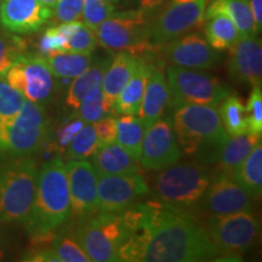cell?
I'll return each instance as SVG.
<instances>
[{"label": "cell", "mask_w": 262, "mask_h": 262, "mask_svg": "<svg viewBox=\"0 0 262 262\" xmlns=\"http://www.w3.org/2000/svg\"><path fill=\"white\" fill-rule=\"evenodd\" d=\"M110 63L111 58H101L95 63H91L83 73L73 78V83L68 89L66 103L74 110H78L83 98L95 88L101 86Z\"/></svg>", "instance_id": "26"}, {"label": "cell", "mask_w": 262, "mask_h": 262, "mask_svg": "<svg viewBox=\"0 0 262 262\" xmlns=\"http://www.w3.org/2000/svg\"><path fill=\"white\" fill-rule=\"evenodd\" d=\"M66 173L72 216L79 220L97 212V172L93 163L71 159L66 164Z\"/></svg>", "instance_id": "16"}, {"label": "cell", "mask_w": 262, "mask_h": 262, "mask_svg": "<svg viewBox=\"0 0 262 262\" xmlns=\"http://www.w3.org/2000/svg\"><path fill=\"white\" fill-rule=\"evenodd\" d=\"M96 45L97 40L94 31L81 21H79L77 28L67 39V51L72 52L93 54V51L96 49Z\"/></svg>", "instance_id": "38"}, {"label": "cell", "mask_w": 262, "mask_h": 262, "mask_svg": "<svg viewBox=\"0 0 262 262\" xmlns=\"http://www.w3.org/2000/svg\"><path fill=\"white\" fill-rule=\"evenodd\" d=\"M204 21L205 39L215 50H229L241 39L239 31L228 16L217 14Z\"/></svg>", "instance_id": "28"}, {"label": "cell", "mask_w": 262, "mask_h": 262, "mask_svg": "<svg viewBox=\"0 0 262 262\" xmlns=\"http://www.w3.org/2000/svg\"><path fill=\"white\" fill-rule=\"evenodd\" d=\"M2 2H3V0H0V8H2Z\"/></svg>", "instance_id": "50"}, {"label": "cell", "mask_w": 262, "mask_h": 262, "mask_svg": "<svg viewBox=\"0 0 262 262\" xmlns=\"http://www.w3.org/2000/svg\"><path fill=\"white\" fill-rule=\"evenodd\" d=\"M182 158L172 120L169 117H160L146 127L141 147V165L148 170H162L178 163Z\"/></svg>", "instance_id": "14"}, {"label": "cell", "mask_w": 262, "mask_h": 262, "mask_svg": "<svg viewBox=\"0 0 262 262\" xmlns=\"http://www.w3.org/2000/svg\"><path fill=\"white\" fill-rule=\"evenodd\" d=\"M50 248L57 255L60 262H90L89 256L78 243L77 238L70 233L62 232L56 234Z\"/></svg>", "instance_id": "35"}, {"label": "cell", "mask_w": 262, "mask_h": 262, "mask_svg": "<svg viewBox=\"0 0 262 262\" xmlns=\"http://www.w3.org/2000/svg\"><path fill=\"white\" fill-rule=\"evenodd\" d=\"M3 258H4V251H3L2 248H0V261H2Z\"/></svg>", "instance_id": "48"}, {"label": "cell", "mask_w": 262, "mask_h": 262, "mask_svg": "<svg viewBox=\"0 0 262 262\" xmlns=\"http://www.w3.org/2000/svg\"><path fill=\"white\" fill-rule=\"evenodd\" d=\"M38 173L32 159L0 166V221L25 222L34 201Z\"/></svg>", "instance_id": "4"}, {"label": "cell", "mask_w": 262, "mask_h": 262, "mask_svg": "<svg viewBox=\"0 0 262 262\" xmlns=\"http://www.w3.org/2000/svg\"><path fill=\"white\" fill-rule=\"evenodd\" d=\"M232 179L253 199H258L262 193V145L258 141L244 162L232 173Z\"/></svg>", "instance_id": "25"}, {"label": "cell", "mask_w": 262, "mask_h": 262, "mask_svg": "<svg viewBox=\"0 0 262 262\" xmlns=\"http://www.w3.org/2000/svg\"><path fill=\"white\" fill-rule=\"evenodd\" d=\"M129 235L122 212L97 211L79 219L77 238L94 262L119 261V249Z\"/></svg>", "instance_id": "6"}, {"label": "cell", "mask_w": 262, "mask_h": 262, "mask_svg": "<svg viewBox=\"0 0 262 262\" xmlns=\"http://www.w3.org/2000/svg\"><path fill=\"white\" fill-rule=\"evenodd\" d=\"M27 41L9 31H0V79H4L12 64L26 55Z\"/></svg>", "instance_id": "32"}, {"label": "cell", "mask_w": 262, "mask_h": 262, "mask_svg": "<svg viewBox=\"0 0 262 262\" xmlns=\"http://www.w3.org/2000/svg\"><path fill=\"white\" fill-rule=\"evenodd\" d=\"M93 158V165L97 175L139 172V162L117 142L98 147Z\"/></svg>", "instance_id": "22"}, {"label": "cell", "mask_w": 262, "mask_h": 262, "mask_svg": "<svg viewBox=\"0 0 262 262\" xmlns=\"http://www.w3.org/2000/svg\"><path fill=\"white\" fill-rule=\"evenodd\" d=\"M49 122L41 104L25 100L19 113L8 124H0V152L26 156L35 152L48 136Z\"/></svg>", "instance_id": "9"}, {"label": "cell", "mask_w": 262, "mask_h": 262, "mask_svg": "<svg viewBox=\"0 0 262 262\" xmlns=\"http://www.w3.org/2000/svg\"><path fill=\"white\" fill-rule=\"evenodd\" d=\"M54 77L73 79L91 64V54L64 51L45 57Z\"/></svg>", "instance_id": "31"}, {"label": "cell", "mask_w": 262, "mask_h": 262, "mask_svg": "<svg viewBox=\"0 0 262 262\" xmlns=\"http://www.w3.org/2000/svg\"><path fill=\"white\" fill-rule=\"evenodd\" d=\"M260 226L251 211L210 214L208 233L222 254L235 255L256 243Z\"/></svg>", "instance_id": "10"}, {"label": "cell", "mask_w": 262, "mask_h": 262, "mask_svg": "<svg viewBox=\"0 0 262 262\" xmlns=\"http://www.w3.org/2000/svg\"><path fill=\"white\" fill-rule=\"evenodd\" d=\"M26 98L8 81L0 79V124H8L17 116Z\"/></svg>", "instance_id": "36"}, {"label": "cell", "mask_w": 262, "mask_h": 262, "mask_svg": "<svg viewBox=\"0 0 262 262\" xmlns=\"http://www.w3.org/2000/svg\"><path fill=\"white\" fill-rule=\"evenodd\" d=\"M39 2H40L41 4H44L45 6H48V8L54 9V6L57 4L58 0H39Z\"/></svg>", "instance_id": "47"}, {"label": "cell", "mask_w": 262, "mask_h": 262, "mask_svg": "<svg viewBox=\"0 0 262 262\" xmlns=\"http://www.w3.org/2000/svg\"><path fill=\"white\" fill-rule=\"evenodd\" d=\"M114 10L116 8L112 3L103 2V0H83L81 18L88 27L95 31L113 14Z\"/></svg>", "instance_id": "37"}, {"label": "cell", "mask_w": 262, "mask_h": 262, "mask_svg": "<svg viewBox=\"0 0 262 262\" xmlns=\"http://www.w3.org/2000/svg\"><path fill=\"white\" fill-rule=\"evenodd\" d=\"M157 50L169 63L194 70H211L221 60L217 50L212 49L199 33H186L157 45Z\"/></svg>", "instance_id": "15"}, {"label": "cell", "mask_w": 262, "mask_h": 262, "mask_svg": "<svg viewBox=\"0 0 262 262\" xmlns=\"http://www.w3.org/2000/svg\"><path fill=\"white\" fill-rule=\"evenodd\" d=\"M5 78L26 100L34 103L47 102L54 94V74L45 57L24 55L12 64Z\"/></svg>", "instance_id": "12"}, {"label": "cell", "mask_w": 262, "mask_h": 262, "mask_svg": "<svg viewBox=\"0 0 262 262\" xmlns=\"http://www.w3.org/2000/svg\"><path fill=\"white\" fill-rule=\"evenodd\" d=\"M71 198L66 164L61 158L45 163L38 173L31 211L25 220L29 235L54 232L71 219Z\"/></svg>", "instance_id": "3"}, {"label": "cell", "mask_w": 262, "mask_h": 262, "mask_svg": "<svg viewBox=\"0 0 262 262\" xmlns=\"http://www.w3.org/2000/svg\"><path fill=\"white\" fill-rule=\"evenodd\" d=\"M169 88V106L182 104H208L217 107L232 94L227 85L212 74L194 68L168 66L165 72Z\"/></svg>", "instance_id": "7"}, {"label": "cell", "mask_w": 262, "mask_h": 262, "mask_svg": "<svg viewBox=\"0 0 262 262\" xmlns=\"http://www.w3.org/2000/svg\"><path fill=\"white\" fill-rule=\"evenodd\" d=\"M202 209L209 214L253 210V198L228 173L214 176L202 196Z\"/></svg>", "instance_id": "17"}, {"label": "cell", "mask_w": 262, "mask_h": 262, "mask_svg": "<svg viewBox=\"0 0 262 262\" xmlns=\"http://www.w3.org/2000/svg\"><path fill=\"white\" fill-rule=\"evenodd\" d=\"M84 120L79 117L62 124L57 129V142L60 147H67L71 140L75 136V134L84 126Z\"/></svg>", "instance_id": "43"}, {"label": "cell", "mask_w": 262, "mask_h": 262, "mask_svg": "<svg viewBox=\"0 0 262 262\" xmlns=\"http://www.w3.org/2000/svg\"><path fill=\"white\" fill-rule=\"evenodd\" d=\"M220 104L219 114L226 133L229 136L249 134L247 108L242 98L235 94H229Z\"/></svg>", "instance_id": "30"}, {"label": "cell", "mask_w": 262, "mask_h": 262, "mask_svg": "<svg viewBox=\"0 0 262 262\" xmlns=\"http://www.w3.org/2000/svg\"><path fill=\"white\" fill-rule=\"evenodd\" d=\"M148 192L147 181L139 172L97 175V210L122 212Z\"/></svg>", "instance_id": "13"}, {"label": "cell", "mask_w": 262, "mask_h": 262, "mask_svg": "<svg viewBox=\"0 0 262 262\" xmlns=\"http://www.w3.org/2000/svg\"><path fill=\"white\" fill-rule=\"evenodd\" d=\"M98 141V147L116 142L117 137V119L114 117L106 116L102 119L93 123Z\"/></svg>", "instance_id": "42"}, {"label": "cell", "mask_w": 262, "mask_h": 262, "mask_svg": "<svg viewBox=\"0 0 262 262\" xmlns=\"http://www.w3.org/2000/svg\"><path fill=\"white\" fill-rule=\"evenodd\" d=\"M211 180V173L202 164L175 163L156 176L157 198L164 204L187 208L201 201Z\"/></svg>", "instance_id": "8"}, {"label": "cell", "mask_w": 262, "mask_h": 262, "mask_svg": "<svg viewBox=\"0 0 262 262\" xmlns=\"http://www.w3.org/2000/svg\"><path fill=\"white\" fill-rule=\"evenodd\" d=\"M165 0H139L140 3V9L146 10V11L150 12L152 10L159 8L160 5H163V3Z\"/></svg>", "instance_id": "46"}, {"label": "cell", "mask_w": 262, "mask_h": 262, "mask_svg": "<svg viewBox=\"0 0 262 262\" xmlns=\"http://www.w3.org/2000/svg\"><path fill=\"white\" fill-rule=\"evenodd\" d=\"M39 52L44 56L67 51V39L57 27H50L41 35L38 44Z\"/></svg>", "instance_id": "40"}, {"label": "cell", "mask_w": 262, "mask_h": 262, "mask_svg": "<svg viewBox=\"0 0 262 262\" xmlns=\"http://www.w3.org/2000/svg\"><path fill=\"white\" fill-rule=\"evenodd\" d=\"M172 127L182 155L203 163H215L229 135L217 108L208 104H182L175 108Z\"/></svg>", "instance_id": "2"}, {"label": "cell", "mask_w": 262, "mask_h": 262, "mask_svg": "<svg viewBox=\"0 0 262 262\" xmlns=\"http://www.w3.org/2000/svg\"><path fill=\"white\" fill-rule=\"evenodd\" d=\"M249 4H250L251 12H253L256 31L260 33L262 28V0H249Z\"/></svg>", "instance_id": "45"}, {"label": "cell", "mask_w": 262, "mask_h": 262, "mask_svg": "<svg viewBox=\"0 0 262 262\" xmlns=\"http://www.w3.org/2000/svg\"><path fill=\"white\" fill-rule=\"evenodd\" d=\"M248 116L249 134L262 135V94L261 86H253L248 103L245 104Z\"/></svg>", "instance_id": "39"}, {"label": "cell", "mask_w": 262, "mask_h": 262, "mask_svg": "<svg viewBox=\"0 0 262 262\" xmlns=\"http://www.w3.org/2000/svg\"><path fill=\"white\" fill-rule=\"evenodd\" d=\"M103 2H107V3H112V4H114V3L119 2V0H103Z\"/></svg>", "instance_id": "49"}, {"label": "cell", "mask_w": 262, "mask_h": 262, "mask_svg": "<svg viewBox=\"0 0 262 262\" xmlns=\"http://www.w3.org/2000/svg\"><path fill=\"white\" fill-rule=\"evenodd\" d=\"M147 64L148 73L145 94L139 111V118L145 127H148L163 116L169 102V88L165 73H163L158 66L153 64L152 62H147Z\"/></svg>", "instance_id": "20"}, {"label": "cell", "mask_w": 262, "mask_h": 262, "mask_svg": "<svg viewBox=\"0 0 262 262\" xmlns=\"http://www.w3.org/2000/svg\"><path fill=\"white\" fill-rule=\"evenodd\" d=\"M22 260L32 262H60L57 255L51 248H38L28 251L24 255Z\"/></svg>", "instance_id": "44"}, {"label": "cell", "mask_w": 262, "mask_h": 262, "mask_svg": "<svg viewBox=\"0 0 262 262\" xmlns=\"http://www.w3.org/2000/svg\"><path fill=\"white\" fill-rule=\"evenodd\" d=\"M260 140L261 136L253 135V134L229 136L222 147L217 160L220 162L222 172L232 175Z\"/></svg>", "instance_id": "27"}, {"label": "cell", "mask_w": 262, "mask_h": 262, "mask_svg": "<svg viewBox=\"0 0 262 262\" xmlns=\"http://www.w3.org/2000/svg\"><path fill=\"white\" fill-rule=\"evenodd\" d=\"M97 148L98 141L93 124H84V126L75 134L67 146L68 156L74 160L93 158Z\"/></svg>", "instance_id": "34"}, {"label": "cell", "mask_w": 262, "mask_h": 262, "mask_svg": "<svg viewBox=\"0 0 262 262\" xmlns=\"http://www.w3.org/2000/svg\"><path fill=\"white\" fill-rule=\"evenodd\" d=\"M145 130L140 118L133 114H124L117 119L116 142L124 147L137 162L140 160Z\"/></svg>", "instance_id": "29"}, {"label": "cell", "mask_w": 262, "mask_h": 262, "mask_svg": "<svg viewBox=\"0 0 262 262\" xmlns=\"http://www.w3.org/2000/svg\"><path fill=\"white\" fill-rule=\"evenodd\" d=\"M139 64V57L126 51H119L113 60H111V63L103 75L101 88L107 103L112 108L117 96L135 73Z\"/></svg>", "instance_id": "21"}, {"label": "cell", "mask_w": 262, "mask_h": 262, "mask_svg": "<svg viewBox=\"0 0 262 262\" xmlns=\"http://www.w3.org/2000/svg\"><path fill=\"white\" fill-rule=\"evenodd\" d=\"M149 12L146 10H127L113 12L95 29L97 44L110 51H126L140 57L157 48L149 41Z\"/></svg>", "instance_id": "5"}, {"label": "cell", "mask_w": 262, "mask_h": 262, "mask_svg": "<svg viewBox=\"0 0 262 262\" xmlns=\"http://www.w3.org/2000/svg\"><path fill=\"white\" fill-rule=\"evenodd\" d=\"M54 16L60 24L79 21L83 10V0H58L54 6Z\"/></svg>", "instance_id": "41"}, {"label": "cell", "mask_w": 262, "mask_h": 262, "mask_svg": "<svg viewBox=\"0 0 262 262\" xmlns=\"http://www.w3.org/2000/svg\"><path fill=\"white\" fill-rule=\"evenodd\" d=\"M217 14H224L232 19L241 38L258 34L249 0H211L205 9L204 19Z\"/></svg>", "instance_id": "23"}, {"label": "cell", "mask_w": 262, "mask_h": 262, "mask_svg": "<svg viewBox=\"0 0 262 262\" xmlns=\"http://www.w3.org/2000/svg\"><path fill=\"white\" fill-rule=\"evenodd\" d=\"M78 111V117L88 124H93L108 116L111 112H114L113 108L107 103L101 86L95 88L83 98Z\"/></svg>", "instance_id": "33"}, {"label": "cell", "mask_w": 262, "mask_h": 262, "mask_svg": "<svg viewBox=\"0 0 262 262\" xmlns=\"http://www.w3.org/2000/svg\"><path fill=\"white\" fill-rule=\"evenodd\" d=\"M229 50L228 73L232 79L251 86H261L262 47L257 35L241 38Z\"/></svg>", "instance_id": "19"}, {"label": "cell", "mask_w": 262, "mask_h": 262, "mask_svg": "<svg viewBox=\"0 0 262 262\" xmlns=\"http://www.w3.org/2000/svg\"><path fill=\"white\" fill-rule=\"evenodd\" d=\"M140 64L135 73L130 78L125 86L123 88L116 101H114L113 110L116 113L120 114H139L141 103H142L143 94H145V86L147 80V73H148V64L146 61L141 58Z\"/></svg>", "instance_id": "24"}, {"label": "cell", "mask_w": 262, "mask_h": 262, "mask_svg": "<svg viewBox=\"0 0 262 262\" xmlns=\"http://www.w3.org/2000/svg\"><path fill=\"white\" fill-rule=\"evenodd\" d=\"M122 215L129 235L119 261H211L222 254L208 229L183 208L157 201L129 206Z\"/></svg>", "instance_id": "1"}, {"label": "cell", "mask_w": 262, "mask_h": 262, "mask_svg": "<svg viewBox=\"0 0 262 262\" xmlns=\"http://www.w3.org/2000/svg\"><path fill=\"white\" fill-rule=\"evenodd\" d=\"M208 0H170L150 21L148 37L152 45H160L181 37L204 21Z\"/></svg>", "instance_id": "11"}, {"label": "cell", "mask_w": 262, "mask_h": 262, "mask_svg": "<svg viewBox=\"0 0 262 262\" xmlns=\"http://www.w3.org/2000/svg\"><path fill=\"white\" fill-rule=\"evenodd\" d=\"M52 16V9L39 0H3L0 27L15 34L37 32Z\"/></svg>", "instance_id": "18"}]
</instances>
